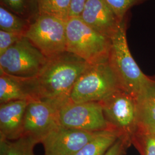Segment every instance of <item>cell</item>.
I'll return each mask as SVG.
<instances>
[{"label":"cell","instance_id":"cell-16","mask_svg":"<svg viewBox=\"0 0 155 155\" xmlns=\"http://www.w3.org/2000/svg\"><path fill=\"white\" fill-rule=\"evenodd\" d=\"M38 143L36 140L25 136L15 140L0 137V155H35L34 147Z\"/></svg>","mask_w":155,"mask_h":155},{"label":"cell","instance_id":"cell-8","mask_svg":"<svg viewBox=\"0 0 155 155\" xmlns=\"http://www.w3.org/2000/svg\"><path fill=\"white\" fill-rule=\"evenodd\" d=\"M59 120L62 127L90 132L109 129L99 102H69L59 110Z\"/></svg>","mask_w":155,"mask_h":155},{"label":"cell","instance_id":"cell-22","mask_svg":"<svg viewBox=\"0 0 155 155\" xmlns=\"http://www.w3.org/2000/svg\"><path fill=\"white\" fill-rule=\"evenodd\" d=\"M24 36L20 33H13L0 30V55L16 43Z\"/></svg>","mask_w":155,"mask_h":155},{"label":"cell","instance_id":"cell-2","mask_svg":"<svg viewBox=\"0 0 155 155\" xmlns=\"http://www.w3.org/2000/svg\"><path fill=\"white\" fill-rule=\"evenodd\" d=\"M127 16L111 38L107 60L122 90L136 98L148 79L133 59L127 38Z\"/></svg>","mask_w":155,"mask_h":155},{"label":"cell","instance_id":"cell-5","mask_svg":"<svg viewBox=\"0 0 155 155\" xmlns=\"http://www.w3.org/2000/svg\"><path fill=\"white\" fill-rule=\"evenodd\" d=\"M109 129L132 145L137 132L138 116L136 98L118 89L99 102Z\"/></svg>","mask_w":155,"mask_h":155},{"label":"cell","instance_id":"cell-11","mask_svg":"<svg viewBox=\"0 0 155 155\" xmlns=\"http://www.w3.org/2000/svg\"><path fill=\"white\" fill-rule=\"evenodd\" d=\"M79 17L90 27L109 38L123 21L105 0H87Z\"/></svg>","mask_w":155,"mask_h":155},{"label":"cell","instance_id":"cell-7","mask_svg":"<svg viewBox=\"0 0 155 155\" xmlns=\"http://www.w3.org/2000/svg\"><path fill=\"white\" fill-rule=\"evenodd\" d=\"M25 36L48 59L66 51V22L53 17L39 15Z\"/></svg>","mask_w":155,"mask_h":155},{"label":"cell","instance_id":"cell-18","mask_svg":"<svg viewBox=\"0 0 155 155\" xmlns=\"http://www.w3.org/2000/svg\"><path fill=\"white\" fill-rule=\"evenodd\" d=\"M31 22L0 6V30L22 34L25 36Z\"/></svg>","mask_w":155,"mask_h":155},{"label":"cell","instance_id":"cell-21","mask_svg":"<svg viewBox=\"0 0 155 155\" xmlns=\"http://www.w3.org/2000/svg\"><path fill=\"white\" fill-rule=\"evenodd\" d=\"M121 21L127 16L129 11L135 6L144 4L149 0H105Z\"/></svg>","mask_w":155,"mask_h":155},{"label":"cell","instance_id":"cell-6","mask_svg":"<svg viewBox=\"0 0 155 155\" xmlns=\"http://www.w3.org/2000/svg\"><path fill=\"white\" fill-rule=\"evenodd\" d=\"M48 59L24 36L0 55V73L14 77L31 79L37 77Z\"/></svg>","mask_w":155,"mask_h":155},{"label":"cell","instance_id":"cell-1","mask_svg":"<svg viewBox=\"0 0 155 155\" xmlns=\"http://www.w3.org/2000/svg\"><path fill=\"white\" fill-rule=\"evenodd\" d=\"M90 65L67 51L49 59L37 77L25 79L32 100L46 103L59 111L70 102L75 84Z\"/></svg>","mask_w":155,"mask_h":155},{"label":"cell","instance_id":"cell-20","mask_svg":"<svg viewBox=\"0 0 155 155\" xmlns=\"http://www.w3.org/2000/svg\"><path fill=\"white\" fill-rule=\"evenodd\" d=\"M132 145L141 155H155V134H136L133 137Z\"/></svg>","mask_w":155,"mask_h":155},{"label":"cell","instance_id":"cell-17","mask_svg":"<svg viewBox=\"0 0 155 155\" xmlns=\"http://www.w3.org/2000/svg\"><path fill=\"white\" fill-rule=\"evenodd\" d=\"M39 14L67 22L70 17L71 0H38Z\"/></svg>","mask_w":155,"mask_h":155},{"label":"cell","instance_id":"cell-15","mask_svg":"<svg viewBox=\"0 0 155 155\" xmlns=\"http://www.w3.org/2000/svg\"><path fill=\"white\" fill-rule=\"evenodd\" d=\"M118 138V134L111 129L98 132L93 139L74 155H104Z\"/></svg>","mask_w":155,"mask_h":155},{"label":"cell","instance_id":"cell-10","mask_svg":"<svg viewBox=\"0 0 155 155\" xmlns=\"http://www.w3.org/2000/svg\"><path fill=\"white\" fill-rule=\"evenodd\" d=\"M97 132L59 125L48 133L41 143L44 147L45 155H74L93 139Z\"/></svg>","mask_w":155,"mask_h":155},{"label":"cell","instance_id":"cell-4","mask_svg":"<svg viewBox=\"0 0 155 155\" xmlns=\"http://www.w3.org/2000/svg\"><path fill=\"white\" fill-rule=\"evenodd\" d=\"M121 89L108 60L90 65L75 84L70 102H100Z\"/></svg>","mask_w":155,"mask_h":155},{"label":"cell","instance_id":"cell-23","mask_svg":"<svg viewBox=\"0 0 155 155\" xmlns=\"http://www.w3.org/2000/svg\"><path fill=\"white\" fill-rule=\"evenodd\" d=\"M130 145L131 144L125 140L118 138L104 155H125Z\"/></svg>","mask_w":155,"mask_h":155},{"label":"cell","instance_id":"cell-13","mask_svg":"<svg viewBox=\"0 0 155 155\" xmlns=\"http://www.w3.org/2000/svg\"><path fill=\"white\" fill-rule=\"evenodd\" d=\"M136 102L138 116L136 134H155V76L148 77L136 97Z\"/></svg>","mask_w":155,"mask_h":155},{"label":"cell","instance_id":"cell-9","mask_svg":"<svg viewBox=\"0 0 155 155\" xmlns=\"http://www.w3.org/2000/svg\"><path fill=\"white\" fill-rule=\"evenodd\" d=\"M61 125L59 111L38 100L28 102L24 114L22 136L31 137L41 143L43 139Z\"/></svg>","mask_w":155,"mask_h":155},{"label":"cell","instance_id":"cell-3","mask_svg":"<svg viewBox=\"0 0 155 155\" xmlns=\"http://www.w3.org/2000/svg\"><path fill=\"white\" fill-rule=\"evenodd\" d=\"M66 51L94 64L107 60L111 39L98 32L79 17L66 22Z\"/></svg>","mask_w":155,"mask_h":155},{"label":"cell","instance_id":"cell-19","mask_svg":"<svg viewBox=\"0 0 155 155\" xmlns=\"http://www.w3.org/2000/svg\"><path fill=\"white\" fill-rule=\"evenodd\" d=\"M1 5L31 22L39 16L38 0H1Z\"/></svg>","mask_w":155,"mask_h":155},{"label":"cell","instance_id":"cell-24","mask_svg":"<svg viewBox=\"0 0 155 155\" xmlns=\"http://www.w3.org/2000/svg\"><path fill=\"white\" fill-rule=\"evenodd\" d=\"M86 1L87 0H71L70 17L79 16Z\"/></svg>","mask_w":155,"mask_h":155},{"label":"cell","instance_id":"cell-12","mask_svg":"<svg viewBox=\"0 0 155 155\" xmlns=\"http://www.w3.org/2000/svg\"><path fill=\"white\" fill-rule=\"evenodd\" d=\"M29 101H15L0 106V137L15 140L22 136L24 114Z\"/></svg>","mask_w":155,"mask_h":155},{"label":"cell","instance_id":"cell-14","mask_svg":"<svg viewBox=\"0 0 155 155\" xmlns=\"http://www.w3.org/2000/svg\"><path fill=\"white\" fill-rule=\"evenodd\" d=\"M0 103L32 100L25 79L0 73Z\"/></svg>","mask_w":155,"mask_h":155}]
</instances>
